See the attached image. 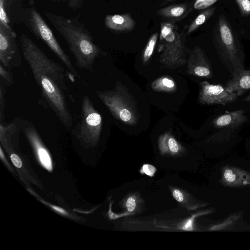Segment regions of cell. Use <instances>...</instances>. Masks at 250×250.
I'll list each match as a JSON object with an SVG mask.
<instances>
[{
  "label": "cell",
  "instance_id": "cell-14",
  "mask_svg": "<svg viewBox=\"0 0 250 250\" xmlns=\"http://www.w3.org/2000/svg\"><path fill=\"white\" fill-rule=\"evenodd\" d=\"M242 211L233 212L225 219L211 225L208 230L211 231H222L250 229V225L244 221Z\"/></svg>",
  "mask_w": 250,
  "mask_h": 250
},
{
  "label": "cell",
  "instance_id": "cell-32",
  "mask_svg": "<svg viewBox=\"0 0 250 250\" xmlns=\"http://www.w3.org/2000/svg\"><path fill=\"white\" fill-rule=\"evenodd\" d=\"M83 2V0H68V5L71 8L76 9L80 8Z\"/></svg>",
  "mask_w": 250,
  "mask_h": 250
},
{
  "label": "cell",
  "instance_id": "cell-5",
  "mask_svg": "<svg viewBox=\"0 0 250 250\" xmlns=\"http://www.w3.org/2000/svg\"><path fill=\"white\" fill-rule=\"evenodd\" d=\"M27 23L32 33L42 40L65 65L73 76L80 78V75L74 67L68 56L65 53L55 38L52 30L41 15L33 7L29 9Z\"/></svg>",
  "mask_w": 250,
  "mask_h": 250
},
{
  "label": "cell",
  "instance_id": "cell-1",
  "mask_svg": "<svg viewBox=\"0 0 250 250\" xmlns=\"http://www.w3.org/2000/svg\"><path fill=\"white\" fill-rule=\"evenodd\" d=\"M21 50L48 106L67 129L73 124L67 99L74 102L69 93L64 67L53 61L24 34L20 39Z\"/></svg>",
  "mask_w": 250,
  "mask_h": 250
},
{
  "label": "cell",
  "instance_id": "cell-30",
  "mask_svg": "<svg viewBox=\"0 0 250 250\" xmlns=\"http://www.w3.org/2000/svg\"><path fill=\"white\" fill-rule=\"evenodd\" d=\"M172 194L173 198L178 202L182 203L184 202L185 199V193L181 190L173 188L172 190Z\"/></svg>",
  "mask_w": 250,
  "mask_h": 250
},
{
  "label": "cell",
  "instance_id": "cell-28",
  "mask_svg": "<svg viewBox=\"0 0 250 250\" xmlns=\"http://www.w3.org/2000/svg\"><path fill=\"white\" fill-rule=\"evenodd\" d=\"M243 15L250 14V0H235Z\"/></svg>",
  "mask_w": 250,
  "mask_h": 250
},
{
  "label": "cell",
  "instance_id": "cell-21",
  "mask_svg": "<svg viewBox=\"0 0 250 250\" xmlns=\"http://www.w3.org/2000/svg\"><path fill=\"white\" fill-rule=\"evenodd\" d=\"M158 37V33L156 32L152 34L149 39L143 52L142 56L143 62H146L151 57L156 45Z\"/></svg>",
  "mask_w": 250,
  "mask_h": 250
},
{
  "label": "cell",
  "instance_id": "cell-33",
  "mask_svg": "<svg viewBox=\"0 0 250 250\" xmlns=\"http://www.w3.org/2000/svg\"><path fill=\"white\" fill-rule=\"evenodd\" d=\"M51 207L52 208H53L56 211H58V212L63 214H66V211L62 209V208H61L60 207L55 206H51Z\"/></svg>",
  "mask_w": 250,
  "mask_h": 250
},
{
  "label": "cell",
  "instance_id": "cell-2",
  "mask_svg": "<svg viewBox=\"0 0 250 250\" xmlns=\"http://www.w3.org/2000/svg\"><path fill=\"white\" fill-rule=\"evenodd\" d=\"M45 15L66 42L77 67L91 70L95 59L106 54L94 43L90 33L78 18H68L48 12Z\"/></svg>",
  "mask_w": 250,
  "mask_h": 250
},
{
  "label": "cell",
  "instance_id": "cell-18",
  "mask_svg": "<svg viewBox=\"0 0 250 250\" xmlns=\"http://www.w3.org/2000/svg\"><path fill=\"white\" fill-rule=\"evenodd\" d=\"M159 147L162 154L169 153L176 155L182 150V146L176 140L168 133L161 135L159 138Z\"/></svg>",
  "mask_w": 250,
  "mask_h": 250
},
{
  "label": "cell",
  "instance_id": "cell-6",
  "mask_svg": "<svg viewBox=\"0 0 250 250\" xmlns=\"http://www.w3.org/2000/svg\"><path fill=\"white\" fill-rule=\"evenodd\" d=\"M95 93L115 117L128 124L135 123L132 108L118 90H95Z\"/></svg>",
  "mask_w": 250,
  "mask_h": 250
},
{
  "label": "cell",
  "instance_id": "cell-23",
  "mask_svg": "<svg viewBox=\"0 0 250 250\" xmlns=\"http://www.w3.org/2000/svg\"><path fill=\"white\" fill-rule=\"evenodd\" d=\"M5 84L0 80V123H5Z\"/></svg>",
  "mask_w": 250,
  "mask_h": 250
},
{
  "label": "cell",
  "instance_id": "cell-11",
  "mask_svg": "<svg viewBox=\"0 0 250 250\" xmlns=\"http://www.w3.org/2000/svg\"><path fill=\"white\" fill-rule=\"evenodd\" d=\"M219 41L223 52L232 62H236L237 49L234 36L231 29L223 16H220L218 21Z\"/></svg>",
  "mask_w": 250,
  "mask_h": 250
},
{
  "label": "cell",
  "instance_id": "cell-19",
  "mask_svg": "<svg viewBox=\"0 0 250 250\" xmlns=\"http://www.w3.org/2000/svg\"><path fill=\"white\" fill-rule=\"evenodd\" d=\"M215 10V7H211L201 12L189 25L187 32V35H189L192 33L204 23L207 20L212 16Z\"/></svg>",
  "mask_w": 250,
  "mask_h": 250
},
{
  "label": "cell",
  "instance_id": "cell-34",
  "mask_svg": "<svg viewBox=\"0 0 250 250\" xmlns=\"http://www.w3.org/2000/svg\"><path fill=\"white\" fill-rule=\"evenodd\" d=\"M243 101H245V102H250V94L248 95L247 96H246V97H245L243 99Z\"/></svg>",
  "mask_w": 250,
  "mask_h": 250
},
{
  "label": "cell",
  "instance_id": "cell-9",
  "mask_svg": "<svg viewBox=\"0 0 250 250\" xmlns=\"http://www.w3.org/2000/svg\"><path fill=\"white\" fill-rule=\"evenodd\" d=\"M18 120L21 130L29 141L40 164L48 171H51L53 165L50 155L42 143L35 125L28 120Z\"/></svg>",
  "mask_w": 250,
  "mask_h": 250
},
{
  "label": "cell",
  "instance_id": "cell-20",
  "mask_svg": "<svg viewBox=\"0 0 250 250\" xmlns=\"http://www.w3.org/2000/svg\"><path fill=\"white\" fill-rule=\"evenodd\" d=\"M215 209L213 208H210L199 211L193 214L190 217L183 222L179 227V229L183 230L193 231L194 230V221L196 218L203 215L212 213L215 211Z\"/></svg>",
  "mask_w": 250,
  "mask_h": 250
},
{
  "label": "cell",
  "instance_id": "cell-35",
  "mask_svg": "<svg viewBox=\"0 0 250 250\" xmlns=\"http://www.w3.org/2000/svg\"><path fill=\"white\" fill-rule=\"evenodd\" d=\"M12 0V1H17V0Z\"/></svg>",
  "mask_w": 250,
  "mask_h": 250
},
{
  "label": "cell",
  "instance_id": "cell-7",
  "mask_svg": "<svg viewBox=\"0 0 250 250\" xmlns=\"http://www.w3.org/2000/svg\"><path fill=\"white\" fill-rule=\"evenodd\" d=\"M16 34L0 23V63L8 69L19 68L21 58L17 43Z\"/></svg>",
  "mask_w": 250,
  "mask_h": 250
},
{
  "label": "cell",
  "instance_id": "cell-10",
  "mask_svg": "<svg viewBox=\"0 0 250 250\" xmlns=\"http://www.w3.org/2000/svg\"><path fill=\"white\" fill-rule=\"evenodd\" d=\"M219 183L230 188L250 187V172L240 167L225 165L221 169Z\"/></svg>",
  "mask_w": 250,
  "mask_h": 250
},
{
  "label": "cell",
  "instance_id": "cell-29",
  "mask_svg": "<svg viewBox=\"0 0 250 250\" xmlns=\"http://www.w3.org/2000/svg\"><path fill=\"white\" fill-rule=\"evenodd\" d=\"M156 171V167L150 164H144L141 167L140 172L142 174H146L149 177L154 176Z\"/></svg>",
  "mask_w": 250,
  "mask_h": 250
},
{
  "label": "cell",
  "instance_id": "cell-17",
  "mask_svg": "<svg viewBox=\"0 0 250 250\" xmlns=\"http://www.w3.org/2000/svg\"><path fill=\"white\" fill-rule=\"evenodd\" d=\"M191 10L189 4L186 3H179L161 8L157 11V14L167 19V21L174 22L184 18Z\"/></svg>",
  "mask_w": 250,
  "mask_h": 250
},
{
  "label": "cell",
  "instance_id": "cell-26",
  "mask_svg": "<svg viewBox=\"0 0 250 250\" xmlns=\"http://www.w3.org/2000/svg\"><path fill=\"white\" fill-rule=\"evenodd\" d=\"M137 205V200L135 195L128 196L124 202V207L126 209L127 212L130 213L135 210Z\"/></svg>",
  "mask_w": 250,
  "mask_h": 250
},
{
  "label": "cell",
  "instance_id": "cell-15",
  "mask_svg": "<svg viewBox=\"0 0 250 250\" xmlns=\"http://www.w3.org/2000/svg\"><path fill=\"white\" fill-rule=\"evenodd\" d=\"M245 112L243 109L227 112L216 118L212 124L215 127L218 128L239 126L247 120Z\"/></svg>",
  "mask_w": 250,
  "mask_h": 250
},
{
  "label": "cell",
  "instance_id": "cell-8",
  "mask_svg": "<svg viewBox=\"0 0 250 250\" xmlns=\"http://www.w3.org/2000/svg\"><path fill=\"white\" fill-rule=\"evenodd\" d=\"M237 95L228 91L225 86L204 81L200 83L199 101L202 104L226 105L236 100Z\"/></svg>",
  "mask_w": 250,
  "mask_h": 250
},
{
  "label": "cell",
  "instance_id": "cell-3",
  "mask_svg": "<svg viewBox=\"0 0 250 250\" xmlns=\"http://www.w3.org/2000/svg\"><path fill=\"white\" fill-rule=\"evenodd\" d=\"M102 118L88 95L83 97L80 120L72 130L73 135L85 146L93 147L99 141Z\"/></svg>",
  "mask_w": 250,
  "mask_h": 250
},
{
  "label": "cell",
  "instance_id": "cell-13",
  "mask_svg": "<svg viewBox=\"0 0 250 250\" xmlns=\"http://www.w3.org/2000/svg\"><path fill=\"white\" fill-rule=\"evenodd\" d=\"M225 87L228 91L235 93L238 96L250 89V69L245 70L242 65L235 67L232 77Z\"/></svg>",
  "mask_w": 250,
  "mask_h": 250
},
{
  "label": "cell",
  "instance_id": "cell-16",
  "mask_svg": "<svg viewBox=\"0 0 250 250\" xmlns=\"http://www.w3.org/2000/svg\"><path fill=\"white\" fill-rule=\"evenodd\" d=\"M104 23L109 29L116 31H129L135 26V22L128 14L107 15Z\"/></svg>",
  "mask_w": 250,
  "mask_h": 250
},
{
  "label": "cell",
  "instance_id": "cell-37",
  "mask_svg": "<svg viewBox=\"0 0 250 250\" xmlns=\"http://www.w3.org/2000/svg\"></svg>",
  "mask_w": 250,
  "mask_h": 250
},
{
  "label": "cell",
  "instance_id": "cell-27",
  "mask_svg": "<svg viewBox=\"0 0 250 250\" xmlns=\"http://www.w3.org/2000/svg\"><path fill=\"white\" fill-rule=\"evenodd\" d=\"M218 0H196L194 3V8L197 10L204 9L210 7Z\"/></svg>",
  "mask_w": 250,
  "mask_h": 250
},
{
  "label": "cell",
  "instance_id": "cell-31",
  "mask_svg": "<svg viewBox=\"0 0 250 250\" xmlns=\"http://www.w3.org/2000/svg\"><path fill=\"white\" fill-rule=\"evenodd\" d=\"M11 160L14 166L18 167L21 168L22 167V162L20 157L15 153H12L10 155Z\"/></svg>",
  "mask_w": 250,
  "mask_h": 250
},
{
  "label": "cell",
  "instance_id": "cell-12",
  "mask_svg": "<svg viewBox=\"0 0 250 250\" xmlns=\"http://www.w3.org/2000/svg\"><path fill=\"white\" fill-rule=\"evenodd\" d=\"M188 62V69L190 74L201 77H212V70L210 63L200 47H195L192 50Z\"/></svg>",
  "mask_w": 250,
  "mask_h": 250
},
{
  "label": "cell",
  "instance_id": "cell-25",
  "mask_svg": "<svg viewBox=\"0 0 250 250\" xmlns=\"http://www.w3.org/2000/svg\"><path fill=\"white\" fill-rule=\"evenodd\" d=\"M7 0H0V23L8 29H12L9 25V20L6 12Z\"/></svg>",
  "mask_w": 250,
  "mask_h": 250
},
{
  "label": "cell",
  "instance_id": "cell-36",
  "mask_svg": "<svg viewBox=\"0 0 250 250\" xmlns=\"http://www.w3.org/2000/svg\"><path fill=\"white\" fill-rule=\"evenodd\" d=\"M168 1H171V0H167Z\"/></svg>",
  "mask_w": 250,
  "mask_h": 250
},
{
  "label": "cell",
  "instance_id": "cell-4",
  "mask_svg": "<svg viewBox=\"0 0 250 250\" xmlns=\"http://www.w3.org/2000/svg\"><path fill=\"white\" fill-rule=\"evenodd\" d=\"M158 50L161 52L160 61L172 67L185 62L184 45L177 27L174 22L161 23Z\"/></svg>",
  "mask_w": 250,
  "mask_h": 250
},
{
  "label": "cell",
  "instance_id": "cell-24",
  "mask_svg": "<svg viewBox=\"0 0 250 250\" xmlns=\"http://www.w3.org/2000/svg\"><path fill=\"white\" fill-rule=\"evenodd\" d=\"M0 77L6 86H9L14 83V77L11 70L8 69L0 63Z\"/></svg>",
  "mask_w": 250,
  "mask_h": 250
},
{
  "label": "cell",
  "instance_id": "cell-22",
  "mask_svg": "<svg viewBox=\"0 0 250 250\" xmlns=\"http://www.w3.org/2000/svg\"><path fill=\"white\" fill-rule=\"evenodd\" d=\"M174 82L167 77L162 78L152 84V87L157 90L171 91L175 87Z\"/></svg>",
  "mask_w": 250,
  "mask_h": 250
}]
</instances>
